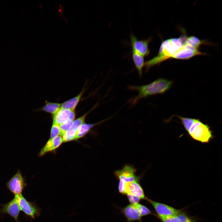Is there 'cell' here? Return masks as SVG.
I'll use <instances>...</instances> for the list:
<instances>
[{
	"mask_svg": "<svg viewBox=\"0 0 222 222\" xmlns=\"http://www.w3.org/2000/svg\"><path fill=\"white\" fill-rule=\"evenodd\" d=\"M0 213L3 215L7 214L14 218L16 222H19L20 208L17 197L14 195L13 199L7 203L1 205Z\"/></svg>",
	"mask_w": 222,
	"mask_h": 222,
	"instance_id": "obj_10",
	"label": "cell"
},
{
	"mask_svg": "<svg viewBox=\"0 0 222 222\" xmlns=\"http://www.w3.org/2000/svg\"><path fill=\"white\" fill-rule=\"evenodd\" d=\"M125 183L124 182L119 180L118 189L119 192L123 195H125Z\"/></svg>",
	"mask_w": 222,
	"mask_h": 222,
	"instance_id": "obj_27",
	"label": "cell"
},
{
	"mask_svg": "<svg viewBox=\"0 0 222 222\" xmlns=\"http://www.w3.org/2000/svg\"><path fill=\"white\" fill-rule=\"evenodd\" d=\"M136 169L133 166L126 165L120 170L116 171L114 174L119 180L125 183L139 181L140 177L135 175Z\"/></svg>",
	"mask_w": 222,
	"mask_h": 222,
	"instance_id": "obj_9",
	"label": "cell"
},
{
	"mask_svg": "<svg viewBox=\"0 0 222 222\" xmlns=\"http://www.w3.org/2000/svg\"><path fill=\"white\" fill-rule=\"evenodd\" d=\"M105 119L97 123L88 124L84 123L80 127L78 130L76 136V140L80 139L86 134L91 129L97 125H98L107 120Z\"/></svg>",
	"mask_w": 222,
	"mask_h": 222,
	"instance_id": "obj_18",
	"label": "cell"
},
{
	"mask_svg": "<svg viewBox=\"0 0 222 222\" xmlns=\"http://www.w3.org/2000/svg\"><path fill=\"white\" fill-rule=\"evenodd\" d=\"M162 222H180L177 215L167 216H156Z\"/></svg>",
	"mask_w": 222,
	"mask_h": 222,
	"instance_id": "obj_25",
	"label": "cell"
},
{
	"mask_svg": "<svg viewBox=\"0 0 222 222\" xmlns=\"http://www.w3.org/2000/svg\"><path fill=\"white\" fill-rule=\"evenodd\" d=\"M146 200L152 206L157 214L156 216H167L177 215L182 210L177 209L164 203L157 202L146 197Z\"/></svg>",
	"mask_w": 222,
	"mask_h": 222,
	"instance_id": "obj_6",
	"label": "cell"
},
{
	"mask_svg": "<svg viewBox=\"0 0 222 222\" xmlns=\"http://www.w3.org/2000/svg\"><path fill=\"white\" fill-rule=\"evenodd\" d=\"M16 196L20 210L26 215L32 219L40 216L41 209L35 202L28 201L23 194Z\"/></svg>",
	"mask_w": 222,
	"mask_h": 222,
	"instance_id": "obj_5",
	"label": "cell"
},
{
	"mask_svg": "<svg viewBox=\"0 0 222 222\" xmlns=\"http://www.w3.org/2000/svg\"><path fill=\"white\" fill-rule=\"evenodd\" d=\"M176 116L180 120L188 135L193 140L207 143L214 138L209 126L199 119Z\"/></svg>",
	"mask_w": 222,
	"mask_h": 222,
	"instance_id": "obj_1",
	"label": "cell"
},
{
	"mask_svg": "<svg viewBox=\"0 0 222 222\" xmlns=\"http://www.w3.org/2000/svg\"><path fill=\"white\" fill-rule=\"evenodd\" d=\"M61 104L59 103L51 102L47 101H45V105L42 107L35 109V111H43L53 116L61 108Z\"/></svg>",
	"mask_w": 222,
	"mask_h": 222,
	"instance_id": "obj_16",
	"label": "cell"
},
{
	"mask_svg": "<svg viewBox=\"0 0 222 222\" xmlns=\"http://www.w3.org/2000/svg\"><path fill=\"white\" fill-rule=\"evenodd\" d=\"M62 143L63 138L61 136H58L52 138H50L40 150L38 154L39 156L42 157L48 152L56 150Z\"/></svg>",
	"mask_w": 222,
	"mask_h": 222,
	"instance_id": "obj_15",
	"label": "cell"
},
{
	"mask_svg": "<svg viewBox=\"0 0 222 222\" xmlns=\"http://www.w3.org/2000/svg\"><path fill=\"white\" fill-rule=\"evenodd\" d=\"M205 54L200 51L198 49L184 43L171 56V59L187 60L196 56L205 55Z\"/></svg>",
	"mask_w": 222,
	"mask_h": 222,
	"instance_id": "obj_7",
	"label": "cell"
},
{
	"mask_svg": "<svg viewBox=\"0 0 222 222\" xmlns=\"http://www.w3.org/2000/svg\"><path fill=\"white\" fill-rule=\"evenodd\" d=\"M173 82L168 80L159 78L152 82L146 85L140 86H130L129 88L138 92V95L131 99L133 105L139 100L150 96L162 93L171 87Z\"/></svg>",
	"mask_w": 222,
	"mask_h": 222,
	"instance_id": "obj_3",
	"label": "cell"
},
{
	"mask_svg": "<svg viewBox=\"0 0 222 222\" xmlns=\"http://www.w3.org/2000/svg\"><path fill=\"white\" fill-rule=\"evenodd\" d=\"M187 37L185 35H183L179 38H171L162 41L157 56L145 63L144 66L146 70L147 71L153 66L171 59L175 52L182 46Z\"/></svg>",
	"mask_w": 222,
	"mask_h": 222,
	"instance_id": "obj_2",
	"label": "cell"
},
{
	"mask_svg": "<svg viewBox=\"0 0 222 222\" xmlns=\"http://www.w3.org/2000/svg\"><path fill=\"white\" fill-rule=\"evenodd\" d=\"M133 195L138 197L142 200H146L143 190L140 184L139 181H134L125 183V195Z\"/></svg>",
	"mask_w": 222,
	"mask_h": 222,
	"instance_id": "obj_14",
	"label": "cell"
},
{
	"mask_svg": "<svg viewBox=\"0 0 222 222\" xmlns=\"http://www.w3.org/2000/svg\"><path fill=\"white\" fill-rule=\"evenodd\" d=\"M134 204L138 209L142 217L149 215H152L155 216L156 214L153 213L150 209L145 205L139 203Z\"/></svg>",
	"mask_w": 222,
	"mask_h": 222,
	"instance_id": "obj_22",
	"label": "cell"
},
{
	"mask_svg": "<svg viewBox=\"0 0 222 222\" xmlns=\"http://www.w3.org/2000/svg\"><path fill=\"white\" fill-rule=\"evenodd\" d=\"M185 208L182 210L177 215L180 222H197V220L195 217L190 216L184 210Z\"/></svg>",
	"mask_w": 222,
	"mask_h": 222,
	"instance_id": "obj_21",
	"label": "cell"
},
{
	"mask_svg": "<svg viewBox=\"0 0 222 222\" xmlns=\"http://www.w3.org/2000/svg\"><path fill=\"white\" fill-rule=\"evenodd\" d=\"M207 42L199 39L195 36H192L187 37L184 44H188L195 48L198 49L201 45L203 44H207Z\"/></svg>",
	"mask_w": 222,
	"mask_h": 222,
	"instance_id": "obj_20",
	"label": "cell"
},
{
	"mask_svg": "<svg viewBox=\"0 0 222 222\" xmlns=\"http://www.w3.org/2000/svg\"><path fill=\"white\" fill-rule=\"evenodd\" d=\"M84 91H82L76 96L67 100L61 104V108L75 111L80 101Z\"/></svg>",
	"mask_w": 222,
	"mask_h": 222,
	"instance_id": "obj_17",
	"label": "cell"
},
{
	"mask_svg": "<svg viewBox=\"0 0 222 222\" xmlns=\"http://www.w3.org/2000/svg\"><path fill=\"white\" fill-rule=\"evenodd\" d=\"M130 41L133 51L144 57L150 53L149 44L152 39L151 37L145 40H138L133 34L130 36Z\"/></svg>",
	"mask_w": 222,
	"mask_h": 222,
	"instance_id": "obj_8",
	"label": "cell"
},
{
	"mask_svg": "<svg viewBox=\"0 0 222 222\" xmlns=\"http://www.w3.org/2000/svg\"><path fill=\"white\" fill-rule=\"evenodd\" d=\"M70 119L64 124L60 125V135L63 136L69 129L72 125L73 121Z\"/></svg>",
	"mask_w": 222,
	"mask_h": 222,
	"instance_id": "obj_24",
	"label": "cell"
},
{
	"mask_svg": "<svg viewBox=\"0 0 222 222\" xmlns=\"http://www.w3.org/2000/svg\"><path fill=\"white\" fill-rule=\"evenodd\" d=\"M93 109V108H92L91 110ZM91 110L74 120L69 129L62 136L63 142L76 140V134L78 130L81 125L84 123L87 115Z\"/></svg>",
	"mask_w": 222,
	"mask_h": 222,
	"instance_id": "obj_11",
	"label": "cell"
},
{
	"mask_svg": "<svg viewBox=\"0 0 222 222\" xmlns=\"http://www.w3.org/2000/svg\"><path fill=\"white\" fill-rule=\"evenodd\" d=\"M132 57L140 77L142 75V69L144 65V57L132 51Z\"/></svg>",
	"mask_w": 222,
	"mask_h": 222,
	"instance_id": "obj_19",
	"label": "cell"
},
{
	"mask_svg": "<svg viewBox=\"0 0 222 222\" xmlns=\"http://www.w3.org/2000/svg\"><path fill=\"white\" fill-rule=\"evenodd\" d=\"M126 195L128 199L130 204H135L138 203L140 201L142 200L139 197L135 195L130 194L127 195Z\"/></svg>",
	"mask_w": 222,
	"mask_h": 222,
	"instance_id": "obj_26",
	"label": "cell"
},
{
	"mask_svg": "<svg viewBox=\"0 0 222 222\" xmlns=\"http://www.w3.org/2000/svg\"><path fill=\"white\" fill-rule=\"evenodd\" d=\"M6 185L7 189L14 195H16L22 194L27 184L25 177L18 169Z\"/></svg>",
	"mask_w": 222,
	"mask_h": 222,
	"instance_id": "obj_4",
	"label": "cell"
},
{
	"mask_svg": "<svg viewBox=\"0 0 222 222\" xmlns=\"http://www.w3.org/2000/svg\"><path fill=\"white\" fill-rule=\"evenodd\" d=\"M60 135V130L59 125L53 123L51 128L50 138H52Z\"/></svg>",
	"mask_w": 222,
	"mask_h": 222,
	"instance_id": "obj_23",
	"label": "cell"
},
{
	"mask_svg": "<svg viewBox=\"0 0 222 222\" xmlns=\"http://www.w3.org/2000/svg\"><path fill=\"white\" fill-rule=\"evenodd\" d=\"M75 116V111L61 108L53 116V122L60 125L69 120H74Z\"/></svg>",
	"mask_w": 222,
	"mask_h": 222,
	"instance_id": "obj_12",
	"label": "cell"
},
{
	"mask_svg": "<svg viewBox=\"0 0 222 222\" xmlns=\"http://www.w3.org/2000/svg\"><path fill=\"white\" fill-rule=\"evenodd\" d=\"M121 212L127 222L134 221L141 222L142 217L134 204H130L127 205L121 209Z\"/></svg>",
	"mask_w": 222,
	"mask_h": 222,
	"instance_id": "obj_13",
	"label": "cell"
}]
</instances>
